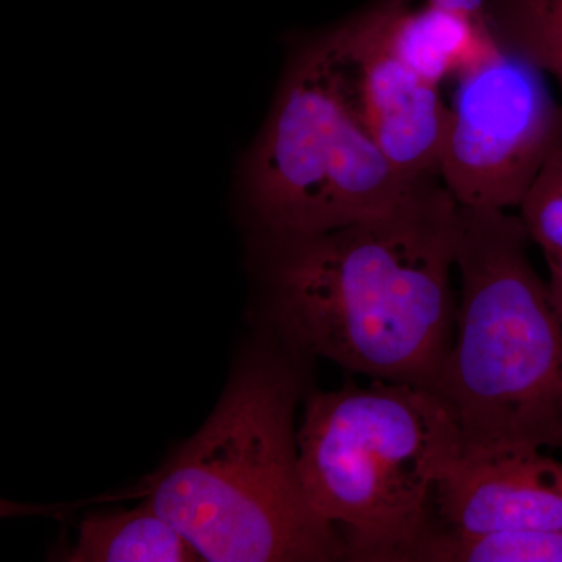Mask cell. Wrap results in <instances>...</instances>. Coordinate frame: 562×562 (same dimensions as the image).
<instances>
[{
  "label": "cell",
  "instance_id": "5b68a950",
  "mask_svg": "<svg viewBox=\"0 0 562 562\" xmlns=\"http://www.w3.org/2000/svg\"><path fill=\"white\" fill-rule=\"evenodd\" d=\"M417 180L395 171L366 131L330 31L303 44L288 66L239 177L247 213L265 235H305L368 220L390 210Z\"/></svg>",
  "mask_w": 562,
  "mask_h": 562
},
{
  "label": "cell",
  "instance_id": "3957f363",
  "mask_svg": "<svg viewBox=\"0 0 562 562\" xmlns=\"http://www.w3.org/2000/svg\"><path fill=\"white\" fill-rule=\"evenodd\" d=\"M505 210L460 205L457 330L435 391L462 454L562 449V316Z\"/></svg>",
  "mask_w": 562,
  "mask_h": 562
},
{
  "label": "cell",
  "instance_id": "5bb4252c",
  "mask_svg": "<svg viewBox=\"0 0 562 562\" xmlns=\"http://www.w3.org/2000/svg\"><path fill=\"white\" fill-rule=\"evenodd\" d=\"M427 2L442 7V9L457 11V13L472 18V20L487 27L486 0H427Z\"/></svg>",
  "mask_w": 562,
  "mask_h": 562
},
{
  "label": "cell",
  "instance_id": "52a82bcc",
  "mask_svg": "<svg viewBox=\"0 0 562 562\" xmlns=\"http://www.w3.org/2000/svg\"><path fill=\"white\" fill-rule=\"evenodd\" d=\"M330 32L355 106L384 158L408 180L441 177L452 111L442 102L438 85L422 79L387 49L382 0Z\"/></svg>",
  "mask_w": 562,
  "mask_h": 562
},
{
  "label": "cell",
  "instance_id": "ba28073f",
  "mask_svg": "<svg viewBox=\"0 0 562 562\" xmlns=\"http://www.w3.org/2000/svg\"><path fill=\"white\" fill-rule=\"evenodd\" d=\"M436 524L461 532L562 530V461L541 450L461 454L435 495Z\"/></svg>",
  "mask_w": 562,
  "mask_h": 562
},
{
  "label": "cell",
  "instance_id": "9c48e42d",
  "mask_svg": "<svg viewBox=\"0 0 562 562\" xmlns=\"http://www.w3.org/2000/svg\"><path fill=\"white\" fill-rule=\"evenodd\" d=\"M383 40L403 65L432 85L461 76L501 49L483 24L442 7L382 0Z\"/></svg>",
  "mask_w": 562,
  "mask_h": 562
},
{
  "label": "cell",
  "instance_id": "277c9868",
  "mask_svg": "<svg viewBox=\"0 0 562 562\" xmlns=\"http://www.w3.org/2000/svg\"><path fill=\"white\" fill-rule=\"evenodd\" d=\"M461 454L453 414L427 387L372 380L306 398L303 490L346 560L405 562L435 524L436 490Z\"/></svg>",
  "mask_w": 562,
  "mask_h": 562
},
{
  "label": "cell",
  "instance_id": "7c38bea8",
  "mask_svg": "<svg viewBox=\"0 0 562 562\" xmlns=\"http://www.w3.org/2000/svg\"><path fill=\"white\" fill-rule=\"evenodd\" d=\"M486 22L502 50L550 74L562 90V0H486Z\"/></svg>",
  "mask_w": 562,
  "mask_h": 562
},
{
  "label": "cell",
  "instance_id": "8fae6325",
  "mask_svg": "<svg viewBox=\"0 0 562 562\" xmlns=\"http://www.w3.org/2000/svg\"><path fill=\"white\" fill-rule=\"evenodd\" d=\"M405 562H562V530L461 532L435 520Z\"/></svg>",
  "mask_w": 562,
  "mask_h": 562
},
{
  "label": "cell",
  "instance_id": "7a4b0ae2",
  "mask_svg": "<svg viewBox=\"0 0 562 562\" xmlns=\"http://www.w3.org/2000/svg\"><path fill=\"white\" fill-rule=\"evenodd\" d=\"M283 344L251 350L209 420L151 482L147 502L210 562L346 560L299 469L303 375Z\"/></svg>",
  "mask_w": 562,
  "mask_h": 562
},
{
  "label": "cell",
  "instance_id": "9a60e30c",
  "mask_svg": "<svg viewBox=\"0 0 562 562\" xmlns=\"http://www.w3.org/2000/svg\"><path fill=\"white\" fill-rule=\"evenodd\" d=\"M547 266H549L550 280L547 281L550 288V294L558 312L562 316V250L561 251H543Z\"/></svg>",
  "mask_w": 562,
  "mask_h": 562
},
{
  "label": "cell",
  "instance_id": "4fadbf2b",
  "mask_svg": "<svg viewBox=\"0 0 562 562\" xmlns=\"http://www.w3.org/2000/svg\"><path fill=\"white\" fill-rule=\"evenodd\" d=\"M531 241L542 251L562 250V133L520 203Z\"/></svg>",
  "mask_w": 562,
  "mask_h": 562
},
{
  "label": "cell",
  "instance_id": "6da1fadb",
  "mask_svg": "<svg viewBox=\"0 0 562 562\" xmlns=\"http://www.w3.org/2000/svg\"><path fill=\"white\" fill-rule=\"evenodd\" d=\"M460 203L425 177L390 210L319 233L258 238L281 344L344 371L435 390L457 330Z\"/></svg>",
  "mask_w": 562,
  "mask_h": 562
},
{
  "label": "cell",
  "instance_id": "30bf717a",
  "mask_svg": "<svg viewBox=\"0 0 562 562\" xmlns=\"http://www.w3.org/2000/svg\"><path fill=\"white\" fill-rule=\"evenodd\" d=\"M69 562H190L198 550L149 502L133 509L90 514L66 554Z\"/></svg>",
  "mask_w": 562,
  "mask_h": 562
},
{
  "label": "cell",
  "instance_id": "8992f818",
  "mask_svg": "<svg viewBox=\"0 0 562 562\" xmlns=\"http://www.w3.org/2000/svg\"><path fill=\"white\" fill-rule=\"evenodd\" d=\"M546 72L498 49L458 76L441 180L461 206H520L562 133Z\"/></svg>",
  "mask_w": 562,
  "mask_h": 562
}]
</instances>
